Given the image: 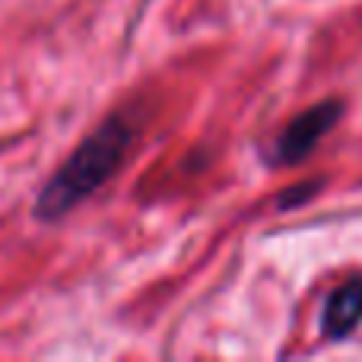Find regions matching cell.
I'll return each mask as SVG.
<instances>
[{"mask_svg":"<svg viewBox=\"0 0 362 362\" xmlns=\"http://www.w3.org/2000/svg\"><path fill=\"white\" fill-rule=\"evenodd\" d=\"M134 144V124L124 115H112L105 124H99L74 153L70 159L48 178L35 200V216L38 219H61L93 197L115 172L121 169L127 150Z\"/></svg>","mask_w":362,"mask_h":362,"instance_id":"1","label":"cell"},{"mask_svg":"<svg viewBox=\"0 0 362 362\" xmlns=\"http://www.w3.org/2000/svg\"><path fill=\"white\" fill-rule=\"evenodd\" d=\"M340 115H344V102H337V99L318 102V105H312L308 112L296 115V118L283 127L280 137H276L274 150H270V159H274L276 165L302 163V159L325 140V134L340 121Z\"/></svg>","mask_w":362,"mask_h":362,"instance_id":"2","label":"cell"},{"mask_svg":"<svg viewBox=\"0 0 362 362\" xmlns=\"http://www.w3.org/2000/svg\"><path fill=\"white\" fill-rule=\"evenodd\" d=\"M362 325V280H350L334 289L321 312V334L327 340H344Z\"/></svg>","mask_w":362,"mask_h":362,"instance_id":"3","label":"cell"}]
</instances>
